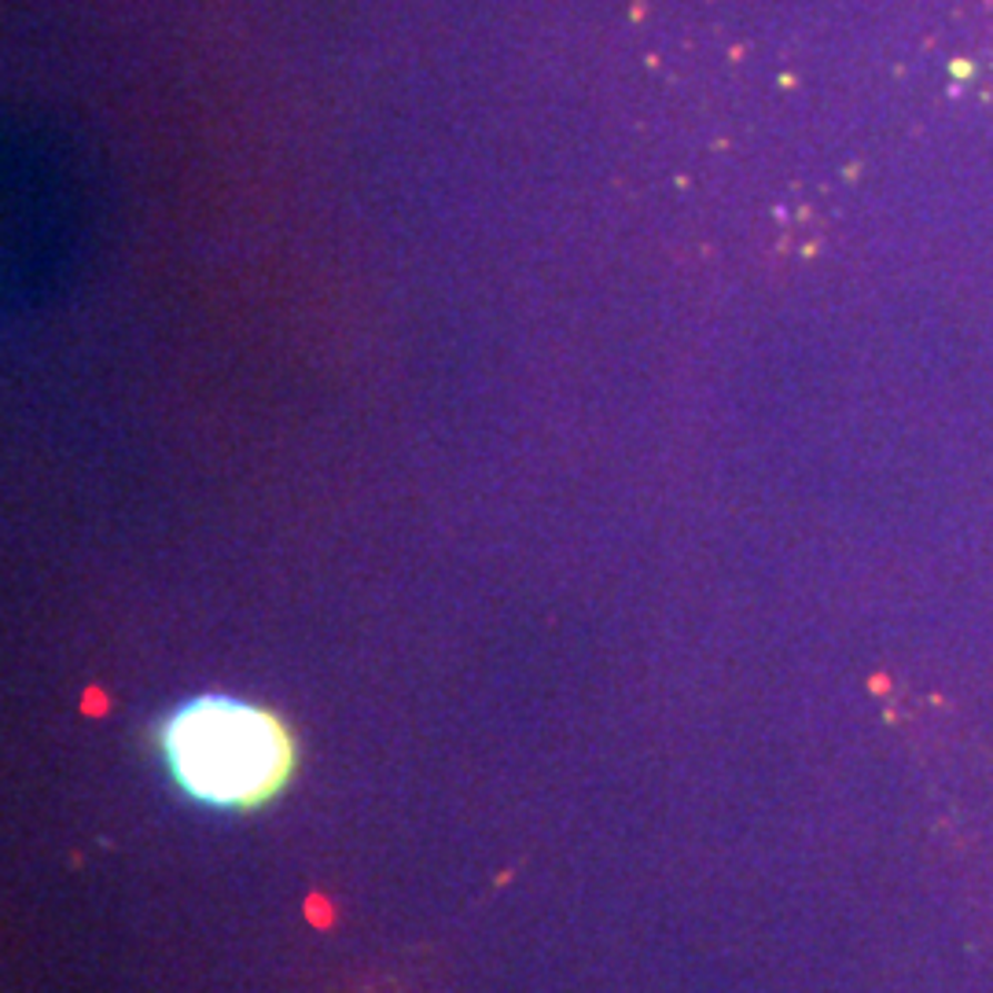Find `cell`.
Here are the masks:
<instances>
[{
	"instance_id": "1",
	"label": "cell",
	"mask_w": 993,
	"mask_h": 993,
	"mask_svg": "<svg viewBox=\"0 0 993 993\" xmlns=\"http://www.w3.org/2000/svg\"><path fill=\"white\" fill-rule=\"evenodd\" d=\"M170 781L191 803L250 813L272 803L295 773V736L261 703L221 696L185 699L155 728Z\"/></svg>"
}]
</instances>
